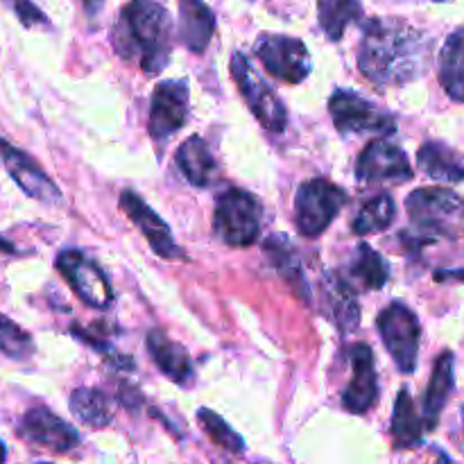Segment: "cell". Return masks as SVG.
Returning a JSON list of instances; mask_svg holds the SVG:
<instances>
[{
  "instance_id": "6da1fadb",
  "label": "cell",
  "mask_w": 464,
  "mask_h": 464,
  "mask_svg": "<svg viewBox=\"0 0 464 464\" xmlns=\"http://www.w3.org/2000/svg\"><path fill=\"white\" fill-rule=\"evenodd\" d=\"M433 59V39L401 18H372L365 23L358 68L374 84L401 86L420 80Z\"/></svg>"
},
{
  "instance_id": "7a4b0ae2",
  "label": "cell",
  "mask_w": 464,
  "mask_h": 464,
  "mask_svg": "<svg viewBox=\"0 0 464 464\" xmlns=\"http://www.w3.org/2000/svg\"><path fill=\"white\" fill-rule=\"evenodd\" d=\"M113 48L125 62L139 63L148 75L166 68L172 53V21L154 0H131L121 9L113 27Z\"/></svg>"
},
{
  "instance_id": "3957f363",
  "label": "cell",
  "mask_w": 464,
  "mask_h": 464,
  "mask_svg": "<svg viewBox=\"0 0 464 464\" xmlns=\"http://www.w3.org/2000/svg\"><path fill=\"white\" fill-rule=\"evenodd\" d=\"M406 211L420 234L458 238L464 231V199L449 188H420L408 195Z\"/></svg>"
},
{
  "instance_id": "277c9868",
  "label": "cell",
  "mask_w": 464,
  "mask_h": 464,
  "mask_svg": "<svg viewBox=\"0 0 464 464\" xmlns=\"http://www.w3.org/2000/svg\"><path fill=\"white\" fill-rule=\"evenodd\" d=\"M263 208L252 193L229 188L218 195L213 229L218 238L229 247H252L261 236Z\"/></svg>"
},
{
  "instance_id": "5b68a950",
  "label": "cell",
  "mask_w": 464,
  "mask_h": 464,
  "mask_svg": "<svg viewBox=\"0 0 464 464\" xmlns=\"http://www.w3.org/2000/svg\"><path fill=\"white\" fill-rule=\"evenodd\" d=\"M347 204V193L329 179H308L295 198V225L306 238H317Z\"/></svg>"
},
{
  "instance_id": "8992f818",
  "label": "cell",
  "mask_w": 464,
  "mask_h": 464,
  "mask_svg": "<svg viewBox=\"0 0 464 464\" xmlns=\"http://www.w3.org/2000/svg\"><path fill=\"white\" fill-rule=\"evenodd\" d=\"M376 326H379V334L394 365L403 374H412L417 370V361H420L421 340V326L415 311H411L403 302H392L379 313Z\"/></svg>"
},
{
  "instance_id": "52a82bcc",
  "label": "cell",
  "mask_w": 464,
  "mask_h": 464,
  "mask_svg": "<svg viewBox=\"0 0 464 464\" xmlns=\"http://www.w3.org/2000/svg\"><path fill=\"white\" fill-rule=\"evenodd\" d=\"M231 77L238 84L240 95L247 102L249 111L254 113L258 122L266 127L272 134H281L288 125V113H285L284 102L276 95V91L258 75L252 68V63L247 62L243 53H236L231 57Z\"/></svg>"
},
{
  "instance_id": "ba28073f",
  "label": "cell",
  "mask_w": 464,
  "mask_h": 464,
  "mask_svg": "<svg viewBox=\"0 0 464 464\" xmlns=\"http://www.w3.org/2000/svg\"><path fill=\"white\" fill-rule=\"evenodd\" d=\"M329 113L335 130L343 136L376 134L390 136L397 130V118L385 109L376 107L353 91H335L329 100Z\"/></svg>"
},
{
  "instance_id": "9c48e42d",
  "label": "cell",
  "mask_w": 464,
  "mask_h": 464,
  "mask_svg": "<svg viewBox=\"0 0 464 464\" xmlns=\"http://www.w3.org/2000/svg\"><path fill=\"white\" fill-rule=\"evenodd\" d=\"M254 54L275 80L302 84L311 72V54L304 41L285 34H263L254 45Z\"/></svg>"
},
{
  "instance_id": "30bf717a",
  "label": "cell",
  "mask_w": 464,
  "mask_h": 464,
  "mask_svg": "<svg viewBox=\"0 0 464 464\" xmlns=\"http://www.w3.org/2000/svg\"><path fill=\"white\" fill-rule=\"evenodd\" d=\"M57 270L86 306L95 311H107L113 304V288L107 275L84 252H77V249L62 252L57 256Z\"/></svg>"
},
{
  "instance_id": "8fae6325",
  "label": "cell",
  "mask_w": 464,
  "mask_h": 464,
  "mask_svg": "<svg viewBox=\"0 0 464 464\" xmlns=\"http://www.w3.org/2000/svg\"><path fill=\"white\" fill-rule=\"evenodd\" d=\"M188 84L186 80H166L157 84L150 104L148 131L157 145L168 143L188 118Z\"/></svg>"
},
{
  "instance_id": "7c38bea8",
  "label": "cell",
  "mask_w": 464,
  "mask_h": 464,
  "mask_svg": "<svg viewBox=\"0 0 464 464\" xmlns=\"http://www.w3.org/2000/svg\"><path fill=\"white\" fill-rule=\"evenodd\" d=\"M356 177L365 184H403L412 179V166L397 143L374 139L358 154Z\"/></svg>"
},
{
  "instance_id": "4fadbf2b",
  "label": "cell",
  "mask_w": 464,
  "mask_h": 464,
  "mask_svg": "<svg viewBox=\"0 0 464 464\" xmlns=\"http://www.w3.org/2000/svg\"><path fill=\"white\" fill-rule=\"evenodd\" d=\"M18 438L48 453H71L80 447V433L48 408H32L18 424Z\"/></svg>"
},
{
  "instance_id": "5bb4252c",
  "label": "cell",
  "mask_w": 464,
  "mask_h": 464,
  "mask_svg": "<svg viewBox=\"0 0 464 464\" xmlns=\"http://www.w3.org/2000/svg\"><path fill=\"white\" fill-rule=\"evenodd\" d=\"M118 204H121V211L139 227V231L145 236V240H148L150 247H152V252L157 256L166 258V261H179V258H184V252L177 245L170 227L134 190H122Z\"/></svg>"
},
{
  "instance_id": "9a60e30c",
  "label": "cell",
  "mask_w": 464,
  "mask_h": 464,
  "mask_svg": "<svg viewBox=\"0 0 464 464\" xmlns=\"http://www.w3.org/2000/svg\"><path fill=\"white\" fill-rule=\"evenodd\" d=\"M0 157H3L5 168L9 177L18 184V188L32 199H39L44 204H59L62 202V190L57 188L53 179L41 170L39 163L25 154L23 150L14 148L7 140L0 139Z\"/></svg>"
},
{
  "instance_id": "2e32d148",
  "label": "cell",
  "mask_w": 464,
  "mask_h": 464,
  "mask_svg": "<svg viewBox=\"0 0 464 464\" xmlns=\"http://www.w3.org/2000/svg\"><path fill=\"white\" fill-rule=\"evenodd\" d=\"M349 361H352V381L343 394V406L352 415H365L379 399L374 352L367 344L358 343L349 349Z\"/></svg>"
},
{
  "instance_id": "e0dca14e",
  "label": "cell",
  "mask_w": 464,
  "mask_h": 464,
  "mask_svg": "<svg viewBox=\"0 0 464 464\" xmlns=\"http://www.w3.org/2000/svg\"><path fill=\"white\" fill-rule=\"evenodd\" d=\"M322 313L343 335L356 334L361 326V306L352 285L335 272L322 276Z\"/></svg>"
},
{
  "instance_id": "ac0fdd59",
  "label": "cell",
  "mask_w": 464,
  "mask_h": 464,
  "mask_svg": "<svg viewBox=\"0 0 464 464\" xmlns=\"http://www.w3.org/2000/svg\"><path fill=\"white\" fill-rule=\"evenodd\" d=\"M177 168L186 181L198 188H211L220 179V168L216 157L202 136H188L177 150Z\"/></svg>"
},
{
  "instance_id": "d6986e66",
  "label": "cell",
  "mask_w": 464,
  "mask_h": 464,
  "mask_svg": "<svg viewBox=\"0 0 464 464\" xmlns=\"http://www.w3.org/2000/svg\"><path fill=\"white\" fill-rule=\"evenodd\" d=\"M216 14L204 0H179V36L190 53H204L216 34Z\"/></svg>"
},
{
  "instance_id": "ffe728a7",
  "label": "cell",
  "mask_w": 464,
  "mask_h": 464,
  "mask_svg": "<svg viewBox=\"0 0 464 464\" xmlns=\"http://www.w3.org/2000/svg\"><path fill=\"white\" fill-rule=\"evenodd\" d=\"M148 349L154 365L177 385H190L195 376L193 361L181 344L172 343L163 331L154 329L148 334Z\"/></svg>"
},
{
  "instance_id": "44dd1931",
  "label": "cell",
  "mask_w": 464,
  "mask_h": 464,
  "mask_svg": "<svg viewBox=\"0 0 464 464\" xmlns=\"http://www.w3.org/2000/svg\"><path fill=\"white\" fill-rule=\"evenodd\" d=\"M456 356L451 352L440 353V358L435 361L433 374H430L429 388H426L424 397V421L426 430H435L438 426L440 415H442L444 406H447L449 397L453 392V385H456Z\"/></svg>"
},
{
  "instance_id": "7402d4cb",
  "label": "cell",
  "mask_w": 464,
  "mask_h": 464,
  "mask_svg": "<svg viewBox=\"0 0 464 464\" xmlns=\"http://www.w3.org/2000/svg\"><path fill=\"white\" fill-rule=\"evenodd\" d=\"M417 166L438 181L460 184L464 181V157L442 140H429L417 152Z\"/></svg>"
},
{
  "instance_id": "603a6c76",
  "label": "cell",
  "mask_w": 464,
  "mask_h": 464,
  "mask_svg": "<svg viewBox=\"0 0 464 464\" xmlns=\"http://www.w3.org/2000/svg\"><path fill=\"white\" fill-rule=\"evenodd\" d=\"M263 252L270 258V266L284 276V281H288L295 288V293L302 299H306V304H311V293H308V284L304 279L302 261H299V254L295 249L293 240L285 238V236L275 234L266 240L263 245Z\"/></svg>"
},
{
  "instance_id": "cb8c5ba5",
  "label": "cell",
  "mask_w": 464,
  "mask_h": 464,
  "mask_svg": "<svg viewBox=\"0 0 464 464\" xmlns=\"http://www.w3.org/2000/svg\"><path fill=\"white\" fill-rule=\"evenodd\" d=\"M426 421L424 415H420L415 408L408 388H403L399 392L397 401H394V415H392V426H390V433H392L394 449H415L421 444L424 438Z\"/></svg>"
},
{
  "instance_id": "d4e9b609",
  "label": "cell",
  "mask_w": 464,
  "mask_h": 464,
  "mask_svg": "<svg viewBox=\"0 0 464 464\" xmlns=\"http://www.w3.org/2000/svg\"><path fill=\"white\" fill-rule=\"evenodd\" d=\"M440 82L449 98L464 102V27L449 36L440 53Z\"/></svg>"
},
{
  "instance_id": "484cf974",
  "label": "cell",
  "mask_w": 464,
  "mask_h": 464,
  "mask_svg": "<svg viewBox=\"0 0 464 464\" xmlns=\"http://www.w3.org/2000/svg\"><path fill=\"white\" fill-rule=\"evenodd\" d=\"M349 272H352V279L362 290H379L390 279L388 261L367 243L358 245L356 256H353L352 266H349Z\"/></svg>"
},
{
  "instance_id": "4316f807",
  "label": "cell",
  "mask_w": 464,
  "mask_h": 464,
  "mask_svg": "<svg viewBox=\"0 0 464 464\" xmlns=\"http://www.w3.org/2000/svg\"><path fill=\"white\" fill-rule=\"evenodd\" d=\"M320 25L331 41H340L352 23L362 18L361 0H317Z\"/></svg>"
},
{
  "instance_id": "83f0119b",
  "label": "cell",
  "mask_w": 464,
  "mask_h": 464,
  "mask_svg": "<svg viewBox=\"0 0 464 464\" xmlns=\"http://www.w3.org/2000/svg\"><path fill=\"white\" fill-rule=\"evenodd\" d=\"M71 411L89 429L100 430L111 424V411L104 392L95 388H80L71 394Z\"/></svg>"
},
{
  "instance_id": "f1b7e54d",
  "label": "cell",
  "mask_w": 464,
  "mask_h": 464,
  "mask_svg": "<svg viewBox=\"0 0 464 464\" xmlns=\"http://www.w3.org/2000/svg\"><path fill=\"white\" fill-rule=\"evenodd\" d=\"M397 216V207H394V199L388 193L376 195V198L367 199L361 207L358 216L353 218L352 229L356 236H370L385 231L394 222Z\"/></svg>"
},
{
  "instance_id": "f546056e",
  "label": "cell",
  "mask_w": 464,
  "mask_h": 464,
  "mask_svg": "<svg viewBox=\"0 0 464 464\" xmlns=\"http://www.w3.org/2000/svg\"><path fill=\"white\" fill-rule=\"evenodd\" d=\"M198 421L202 424V430L213 444H218L225 451L236 453V456H240L245 451V440L218 412L202 408V411H198Z\"/></svg>"
},
{
  "instance_id": "4dcf8cb0",
  "label": "cell",
  "mask_w": 464,
  "mask_h": 464,
  "mask_svg": "<svg viewBox=\"0 0 464 464\" xmlns=\"http://www.w3.org/2000/svg\"><path fill=\"white\" fill-rule=\"evenodd\" d=\"M32 352H34L32 335L0 313V353L14 361H25Z\"/></svg>"
},
{
  "instance_id": "1f68e13d",
  "label": "cell",
  "mask_w": 464,
  "mask_h": 464,
  "mask_svg": "<svg viewBox=\"0 0 464 464\" xmlns=\"http://www.w3.org/2000/svg\"><path fill=\"white\" fill-rule=\"evenodd\" d=\"M5 3L14 9V14L18 16V21H21L25 27L48 25V18L44 16V12H41V9L36 7L32 0H5Z\"/></svg>"
},
{
  "instance_id": "d6a6232c",
  "label": "cell",
  "mask_w": 464,
  "mask_h": 464,
  "mask_svg": "<svg viewBox=\"0 0 464 464\" xmlns=\"http://www.w3.org/2000/svg\"><path fill=\"white\" fill-rule=\"evenodd\" d=\"M435 279L438 281H460L464 284V267L462 270H442L435 275Z\"/></svg>"
},
{
  "instance_id": "836d02e7",
  "label": "cell",
  "mask_w": 464,
  "mask_h": 464,
  "mask_svg": "<svg viewBox=\"0 0 464 464\" xmlns=\"http://www.w3.org/2000/svg\"><path fill=\"white\" fill-rule=\"evenodd\" d=\"M82 3H84L86 14H89V16H95V14H98L100 9H102L104 0H82Z\"/></svg>"
},
{
  "instance_id": "e575fe53",
  "label": "cell",
  "mask_w": 464,
  "mask_h": 464,
  "mask_svg": "<svg viewBox=\"0 0 464 464\" xmlns=\"http://www.w3.org/2000/svg\"><path fill=\"white\" fill-rule=\"evenodd\" d=\"M0 249H7V252H12V245H9L5 238H0Z\"/></svg>"
},
{
  "instance_id": "d590c367",
  "label": "cell",
  "mask_w": 464,
  "mask_h": 464,
  "mask_svg": "<svg viewBox=\"0 0 464 464\" xmlns=\"http://www.w3.org/2000/svg\"><path fill=\"white\" fill-rule=\"evenodd\" d=\"M5 458H7V451H5L3 442H0V462H5Z\"/></svg>"
},
{
  "instance_id": "8d00e7d4",
  "label": "cell",
  "mask_w": 464,
  "mask_h": 464,
  "mask_svg": "<svg viewBox=\"0 0 464 464\" xmlns=\"http://www.w3.org/2000/svg\"><path fill=\"white\" fill-rule=\"evenodd\" d=\"M462 420H464V408H462Z\"/></svg>"
}]
</instances>
